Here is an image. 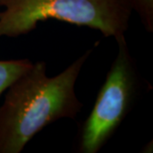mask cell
I'll use <instances>...</instances> for the list:
<instances>
[{"label":"cell","instance_id":"obj_1","mask_svg":"<svg viewBox=\"0 0 153 153\" xmlns=\"http://www.w3.org/2000/svg\"><path fill=\"white\" fill-rule=\"evenodd\" d=\"M91 50L54 76L45 62L32 63L6 90L0 105V153H19L43 128L63 118H75L82 103L76 82Z\"/></svg>","mask_w":153,"mask_h":153},{"label":"cell","instance_id":"obj_2","mask_svg":"<svg viewBox=\"0 0 153 153\" xmlns=\"http://www.w3.org/2000/svg\"><path fill=\"white\" fill-rule=\"evenodd\" d=\"M0 38L19 37L56 19L117 41L125 38L132 13L127 0H0Z\"/></svg>","mask_w":153,"mask_h":153},{"label":"cell","instance_id":"obj_3","mask_svg":"<svg viewBox=\"0 0 153 153\" xmlns=\"http://www.w3.org/2000/svg\"><path fill=\"white\" fill-rule=\"evenodd\" d=\"M116 44V56L82 125L81 153H97L103 147L127 115L136 94L138 76L126 39H119Z\"/></svg>","mask_w":153,"mask_h":153},{"label":"cell","instance_id":"obj_4","mask_svg":"<svg viewBox=\"0 0 153 153\" xmlns=\"http://www.w3.org/2000/svg\"><path fill=\"white\" fill-rule=\"evenodd\" d=\"M31 65L32 62L27 59L0 60V97Z\"/></svg>","mask_w":153,"mask_h":153},{"label":"cell","instance_id":"obj_5","mask_svg":"<svg viewBox=\"0 0 153 153\" xmlns=\"http://www.w3.org/2000/svg\"><path fill=\"white\" fill-rule=\"evenodd\" d=\"M131 10L138 15L148 32L153 31V0H127Z\"/></svg>","mask_w":153,"mask_h":153}]
</instances>
